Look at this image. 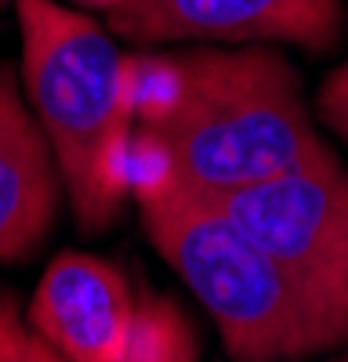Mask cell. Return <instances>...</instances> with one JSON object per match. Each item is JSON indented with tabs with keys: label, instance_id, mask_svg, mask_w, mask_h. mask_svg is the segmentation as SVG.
I'll list each match as a JSON object with an SVG mask.
<instances>
[{
	"label": "cell",
	"instance_id": "obj_10",
	"mask_svg": "<svg viewBox=\"0 0 348 362\" xmlns=\"http://www.w3.org/2000/svg\"><path fill=\"white\" fill-rule=\"evenodd\" d=\"M315 109H319V119L348 145V58L323 80L319 87V98H315Z\"/></svg>",
	"mask_w": 348,
	"mask_h": 362
},
{
	"label": "cell",
	"instance_id": "obj_9",
	"mask_svg": "<svg viewBox=\"0 0 348 362\" xmlns=\"http://www.w3.org/2000/svg\"><path fill=\"white\" fill-rule=\"evenodd\" d=\"M0 362H69L29 326L15 293H0Z\"/></svg>",
	"mask_w": 348,
	"mask_h": 362
},
{
	"label": "cell",
	"instance_id": "obj_7",
	"mask_svg": "<svg viewBox=\"0 0 348 362\" xmlns=\"http://www.w3.org/2000/svg\"><path fill=\"white\" fill-rule=\"evenodd\" d=\"M62 196L51 141L22 98L15 66L0 62V264L25 261L44 247Z\"/></svg>",
	"mask_w": 348,
	"mask_h": 362
},
{
	"label": "cell",
	"instance_id": "obj_5",
	"mask_svg": "<svg viewBox=\"0 0 348 362\" xmlns=\"http://www.w3.org/2000/svg\"><path fill=\"white\" fill-rule=\"evenodd\" d=\"M105 22L138 47L153 44H294L330 51L341 40V0H124Z\"/></svg>",
	"mask_w": 348,
	"mask_h": 362
},
{
	"label": "cell",
	"instance_id": "obj_6",
	"mask_svg": "<svg viewBox=\"0 0 348 362\" xmlns=\"http://www.w3.org/2000/svg\"><path fill=\"white\" fill-rule=\"evenodd\" d=\"M138 300L127 276L95 254L62 250L29 300V326L69 362H124Z\"/></svg>",
	"mask_w": 348,
	"mask_h": 362
},
{
	"label": "cell",
	"instance_id": "obj_8",
	"mask_svg": "<svg viewBox=\"0 0 348 362\" xmlns=\"http://www.w3.org/2000/svg\"><path fill=\"white\" fill-rule=\"evenodd\" d=\"M124 362H199V341L174 297L141 293Z\"/></svg>",
	"mask_w": 348,
	"mask_h": 362
},
{
	"label": "cell",
	"instance_id": "obj_3",
	"mask_svg": "<svg viewBox=\"0 0 348 362\" xmlns=\"http://www.w3.org/2000/svg\"><path fill=\"white\" fill-rule=\"evenodd\" d=\"M138 210L156 254L211 312L232 362H298L348 341L214 199L163 189L138 196Z\"/></svg>",
	"mask_w": 348,
	"mask_h": 362
},
{
	"label": "cell",
	"instance_id": "obj_13",
	"mask_svg": "<svg viewBox=\"0 0 348 362\" xmlns=\"http://www.w3.org/2000/svg\"><path fill=\"white\" fill-rule=\"evenodd\" d=\"M0 4H8V0H0Z\"/></svg>",
	"mask_w": 348,
	"mask_h": 362
},
{
	"label": "cell",
	"instance_id": "obj_1",
	"mask_svg": "<svg viewBox=\"0 0 348 362\" xmlns=\"http://www.w3.org/2000/svg\"><path fill=\"white\" fill-rule=\"evenodd\" d=\"M174 58L178 98L160 119L134 127L163 153L167 189L221 199L286 170L323 141L301 76L279 51L203 44Z\"/></svg>",
	"mask_w": 348,
	"mask_h": 362
},
{
	"label": "cell",
	"instance_id": "obj_4",
	"mask_svg": "<svg viewBox=\"0 0 348 362\" xmlns=\"http://www.w3.org/2000/svg\"><path fill=\"white\" fill-rule=\"evenodd\" d=\"M214 203L348 329V170L327 141L286 170Z\"/></svg>",
	"mask_w": 348,
	"mask_h": 362
},
{
	"label": "cell",
	"instance_id": "obj_12",
	"mask_svg": "<svg viewBox=\"0 0 348 362\" xmlns=\"http://www.w3.org/2000/svg\"><path fill=\"white\" fill-rule=\"evenodd\" d=\"M341 362H348V355H344V358H341Z\"/></svg>",
	"mask_w": 348,
	"mask_h": 362
},
{
	"label": "cell",
	"instance_id": "obj_2",
	"mask_svg": "<svg viewBox=\"0 0 348 362\" xmlns=\"http://www.w3.org/2000/svg\"><path fill=\"white\" fill-rule=\"evenodd\" d=\"M22 95L44 127L80 228L102 232L131 196L134 109L109 33L58 0H15Z\"/></svg>",
	"mask_w": 348,
	"mask_h": 362
},
{
	"label": "cell",
	"instance_id": "obj_11",
	"mask_svg": "<svg viewBox=\"0 0 348 362\" xmlns=\"http://www.w3.org/2000/svg\"><path fill=\"white\" fill-rule=\"evenodd\" d=\"M80 8H95V11H112L116 4H124V0H76Z\"/></svg>",
	"mask_w": 348,
	"mask_h": 362
}]
</instances>
